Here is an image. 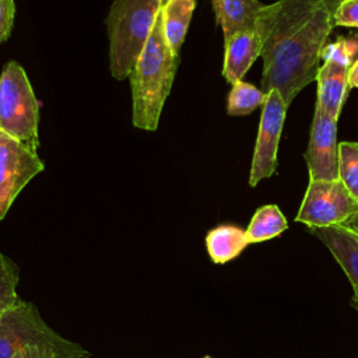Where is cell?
<instances>
[{"label": "cell", "mask_w": 358, "mask_h": 358, "mask_svg": "<svg viewBox=\"0 0 358 358\" xmlns=\"http://www.w3.org/2000/svg\"><path fill=\"white\" fill-rule=\"evenodd\" d=\"M331 13L315 0H278L257 17L263 59L262 91L277 90L287 106L313 80L331 32Z\"/></svg>", "instance_id": "6da1fadb"}, {"label": "cell", "mask_w": 358, "mask_h": 358, "mask_svg": "<svg viewBox=\"0 0 358 358\" xmlns=\"http://www.w3.org/2000/svg\"><path fill=\"white\" fill-rule=\"evenodd\" d=\"M178 64L179 55L168 45L159 11L154 29L129 76L133 99L131 120L137 129L157 130Z\"/></svg>", "instance_id": "7a4b0ae2"}, {"label": "cell", "mask_w": 358, "mask_h": 358, "mask_svg": "<svg viewBox=\"0 0 358 358\" xmlns=\"http://www.w3.org/2000/svg\"><path fill=\"white\" fill-rule=\"evenodd\" d=\"M162 8L161 0H113L108 17L109 69L116 80L130 76Z\"/></svg>", "instance_id": "3957f363"}, {"label": "cell", "mask_w": 358, "mask_h": 358, "mask_svg": "<svg viewBox=\"0 0 358 358\" xmlns=\"http://www.w3.org/2000/svg\"><path fill=\"white\" fill-rule=\"evenodd\" d=\"M39 102L29 78L14 60L4 64L0 74V131L38 151Z\"/></svg>", "instance_id": "277c9868"}, {"label": "cell", "mask_w": 358, "mask_h": 358, "mask_svg": "<svg viewBox=\"0 0 358 358\" xmlns=\"http://www.w3.org/2000/svg\"><path fill=\"white\" fill-rule=\"evenodd\" d=\"M357 213L358 200L351 196L340 179L309 180L295 221L308 228H324L343 225Z\"/></svg>", "instance_id": "5b68a950"}, {"label": "cell", "mask_w": 358, "mask_h": 358, "mask_svg": "<svg viewBox=\"0 0 358 358\" xmlns=\"http://www.w3.org/2000/svg\"><path fill=\"white\" fill-rule=\"evenodd\" d=\"M66 344L67 338L50 329L34 303L20 299L0 315V358H13L34 344Z\"/></svg>", "instance_id": "8992f818"}, {"label": "cell", "mask_w": 358, "mask_h": 358, "mask_svg": "<svg viewBox=\"0 0 358 358\" xmlns=\"http://www.w3.org/2000/svg\"><path fill=\"white\" fill-rule=\"evenodd\" d=\"M43 169V161L36 152L0 131V220L20 192Z\"/></svg>", "instance_id": "52a82bcc"}, {"label": "cell", "mask_w": 358, "mask_h": 358, "mask_svg": "<svg viewBox=\"0 0 358 358\" xmlns=\"http://www.w3.org/2000/svg\"><path fill=\"white\" fill-rule=\"evenodd\" d=\"M287 105L277 90L267 92L262 106L260 124L252 158L249 185L255 187L260 180L274 175L277 169V152L285 120Z\"/></svg>", "instance_id": "ba28073f"}, {"label": "cell", "mask_w": 358, "mask_h": 358, "mask_svg": "<svg viewBox=\"0 0 358 358\" xmlns=\"http://www.w3.org/2000/svg\"><path fill=\"white\" fill-rule=\"evenodd\" d=\"M309 169V180L338 179L337 120L315 105L309 144L303 154Z\"/></svg>", "instance_id": "9c48e42d"}, {"label": "cell", "mask_w": 358, "mask_h": 358, "mask_svg": "<svg viewBox=\"0 0 358 358\" xmlns=\"http://www.w3.org/2000/svg\"><path fill=\"white\" fill-rule=\"evenodd\" d=\"M309 231L330 250L343 268L352 287L351 303L358 312V235L340 225L309 228Z\"/></svg>", "instance_id": "30bf717a"}, {"label": "cell", "mask_w": 358, "mask_h": 358, "mask_svg": "<svg viewBox=\"0 0 358 358\" xmlns=\"http://www.w3.org/2000/svg\"><path fill=\"white\" fill-rule=\"evenodd\" d=\"M348 64L337 60H323L319 67L316 81H317V99L316 103L333 119L338 120L344 101L347 98L348 85Z\"/></svg>", "instance_id": "8fae6325"}, {"label": "cell", "mask_w": 358, "mask_h": 358, "mask_svg": "<svg viewBox=\"0 0 358 358\" xmlns=\"http://www.w3.org/2000/svg\"><path fill=\"white\" fill-rule=\"evenodd\" d=\"M262 43L255 31H241L224 39L222 76L229 84L242 81L250 66L260 56Z\"/></svg>", "instance_id": "7c38bea8"}, {"label": "cell", "mask_w": 358, "mask_h": 358, "mask_svg": "<svg viewBox=\"0 0 358 358\" xmlns=\"http://www.w3.org/2000/svg\"><path fill=\"white\" fill-rule=\"evenodd\" d=\"M211 4L224 39L241 31H255L264 7L259 0H211Z\"/></svg>", "instance_id": "4fadbf2b"}, {"label": "cell", "mask_w": 358, "mask_h": 358, "mask_svg": "<svg viewBox=\"0 0 358 358\" xmlns=\"http://www.w3.org/2000/svg\"><path fill=\"white\" fill-rule=\"evenodd\" d=\"M249 246L245 231L241 227L222 224L210 229L206 235V248L213 263L224 264L236 259Z\"/></svg>", "instance_id": "5bb4252c"}, {"label": "cell", "mask_w": 358, "mask_h": 358, "mask_svg": "<svg viewBox=\"0 0 358 358\" xmlns=\"http://www.w3.org/2000/svg\"><path fill=\"white\" fill-rule=\"evenodd\" d=\"M197 0H168L162 4L161 15L164 31L171 49L179 55L186 38Z\"/></svg>", "instance_id": "9a60e30c"}, {"label": "cell", "mask_w": 358, "mask_h": 358, "mask_svg": "<svg viewBox=\"0 0 358 358\" xmlns=\"http://www.w3.org/2000/svg\"><path fill=\"white\" fill-rule=\"evenodd\" d=\"M288 228V221L275 204L257 208L245 231L249 245L260 243L280 236Z\"/></svg>", "instance_id": "2e32d148"}, {"label": "cell", "mask_w": 358, "mask_h": 358, "mask_svg": "<svg viewBox=\"0 0 358 358\" xmlns=\"http://www.w3.org/2000/svg\"><path fill=\"white\" fill-rule=\"evenodd\" d=\"M267 94L246 81H238L232 85L228 101L227 112L231 116H243L252 113L259 106H263Z\"/></svg>", "instance_id": "e0dca14e"}, {"label": "cell", "mask_w": 358, "mask_h": 358, "mask_svg": "<svg viewBox=\"0 0 358 358\" xmlns=\"http://www.w3.org/2000/svg\"><path fill=\"white\" fill-rule=\"evenodd\" d=\"M338 179L358 200V143L341 141L338 143Z\"/></svg>", "instance_id": "ac0fdd59"}, {"label": "cell", "mask_w": 358, "mask_h": 358, "mask_svg": "<svg viewBox=\"0 0 358 358\" xmlns=\"http://www.w3.org/2000/svg\"><path fill=\"white\" fill-rule=\"evenodd\" d=\"M88 352L76 343L34 344L18 351L13 358H84Z\"/></svg>", "instance_id": "d6986e66"}, {"label": "cell", "mask_w": 358, "mask_h": 358, "mask_svg": "<svg viewBox=\"0 0 358 358\" xmlns=\"http://www.w3.org/2000/svg\"><path fill=\"white\" fill-rule=\"evenodd\" d=\"M18 267L4 255H0V312L20 302L17 294Z\"/></svg>", "instance_id": "ffe728a7"}, {"label": "cell", "mask_w": 358, "mask_h": 358, "mask_svg": "<svg viewBox=\"0 0 358 358\" xmlns=\"http://www.w3.org/2000/svg\"><path fill=\"white\" fill-rule=\"evenodd\" d=\"M358 53V34L350 36H338L337 41L331 43H326L320 59L322 60H337L344 64L352 66Z\"/></svg>", "instance_id": "44dd1931"}, {"label": "cell", "mask_w": 358, "mask_h": 358, "mask_svg": "<svg viewBox=\"0 0 358 358\" xmlns=\"http://www.w3.org/2000/svg\"><path fill=\"white\" fill-rule=\"evenodd\" d=\"M333 27L358 28V0H344L331 15Z\"/></svg>", "instance_id": "7402d4cb"}, {"label": "cell", "mask_w": 358, "mask_h": 358, "mask_svg": "<svg viewBox=\"0 0 358 358\" xmlns=\"http://www.w3.org/2000/svg\"><path fill=\"white\" fill-rule=\"evenodd\" d=\"M15 15L14 0H0V43L6 42L13 29Z\"/></svg>", "instance_id": "603a6c76"}, {"label": "cell", "mask_w": 358, "mask_h": 358, "mask_svg": "<svg viewBox=\"0 0 358 358\" xmlns=\"http://www.w3.org/2000/svg\"><path fill=\"white\" fill-rule=\"evenodd\" d=\"M348 85H350V88H358V57L354 60L352 66L350 67Z\"/></svg>", "instance_id": "cb8c5ba5"}, {"label": "cell", "mask_w": 358, "mask_h": 358, "mask_svg": "<svg viewBox=\"0 0 358 358\" xmlns=\"http://www.w3.org/2000/svg\"><path fill=\"white\" fill-rule=\"evenodd\" d=\"M316 3H319L320 6H323L327 11H330L331 14L336 11V8L344 1V0H315Z\"/></svg>", "instance_id": "d4e9b609"}, {"label": "cell", "mask_w": 358, "mask_h": 358, "mask_svg": "<svg viewBox=\"0 0 358 358\" xmlns=\"http://www.w3.org/2000/svg\"><path fill=\"white\" fill-rule=\"evenodd\" d=\"M340 227H343V228H345V229H348V231H351V232H354V234L358 235V213L354 214L350 220H347V221H345L343 225H340Z\"/></svg>", "instance_id": "484cf974"}, {"label": "cell", "mask_w": 358, "mask_h": 358, "mask_svg": "<svg viewBox=\"0 0 358 358\" xmlns=\"http://www.w3.org/2000/svg\"><path fill=\"white\" fill-rule=\"evenodd\" d=\"M203 358H213V357H210V355H206V357H203Z\"/></svg>", "instance_id": "4316f807"}, {"label": "cell", "mask_w": 358, "mask_h": 358, "mask_svg": "<svg viewBox=\"0 0 358 358\" xmlns=\"http://www.w3.org/2000/svg\"><path fill=\"white\" fill-rule=\"evenodd\" d=\"M161 1H162V4H164V3H165V1H168V0H161Z\"/></svg>", "instance_id": "83f0119b"}, {"label": "cell", "mask_w": 358, "mask_h": 358, "mask_svg": "<svg viewBox=\"0 0 358 358\" xmlns=\"http://www.w3.org/2000/svg\"><path fill=\"white\" fill-rule=\"evenodd\" d=\"M1 313H3V312H0V315H1Z\"/></svg>", "instance_id": "f1b7e54d"}]
</instances>
